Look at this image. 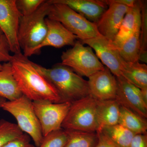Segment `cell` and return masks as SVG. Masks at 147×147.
Segmentation results:
<instances>
[{
    "label": "cell",
    "mask_w": 147,
    "mask_h": 147,
    "mask_svg": "<svg viewBox=\"0 0 147 147\" xmlns=\"http://www.w3.org/2000/svg\"><path fill=\"white\" fill-rule=\"evenodd\" d=\"M63 65L66 66L79 76L89 77L104 69L89 46H85L79 40H76L72 48L63 52L61 56Z\"/></svg>",
    "instance_id": "obj_7"
},
{
    "label": "cell",
    "mask_w": 147,
    "mask_h": 147,
    "mask_svg": "<svg viewBox=\"0 0 147 147\" xmlns=\"http://www.w3.org/2000/svg\"><path fill=\"white\" fill-rule=\"evenodd\" d=\"M120 105L116 99L98 101L97 116L100 132L104 127L118 124L119 118Z\"/></svg>",
    "instance_id": "obj_17"
},
{
    "label": "cell",
    "mask_w": 147,
    "mask_h": 147,
    "mask_svg": "<svg viewBox=\"0 0 147 147\" xmlns=\"http://www.w3.org/2000/svg\"><path fill=\"white\" fill-rule=\"evenodd\" d=\"M118 124L135 134H147L146 119L121 106Z\"/></svg>",
    "instance_id": "obj_20"
},
{
    "label": "cell",
    "mask_w": 147,
    "mask_h": 147,
    "mask_svg": "<svg viewBox=\"0 0 147 147\" xmlns=\"http://www.w3.org/2000/svg\"><path fill=\"white\" fill-rule=\"evenodd\" d=\"M47 32L42 42L33 51L32 55L40 53L46 46L61 48L66 45L73 46L78 37L66 28L61 23L48 18H45Z\"/></svg>",
    "instance_id": "obj_14"
},
{
    "label": "cell",
    "mask_w": 147,
    "mask_h": 147,
    "mask_svg": "<svg viewBox=\"0 0 147 147\" xmlns=\"http://www.w3.org/2000/svg\"><path fill=\"white\" fill-rule=\"evenodd\" d=\"M3 34L2 31L1 30V29H0V34Z\"/></svg>",
    "instance_id": "obj_36"
},
{
    "label": "cell",
    "mask_w": 147,
    "mask_h": 147,
    "mask_svg": "<svg viewBox=\"0 0 147 147\" xmlns=\"http://www.w3.org/2000/svg\"><path fill=\"white\" fill-rule=\"evenodd\" d=\"M96 133L98 136V142L94 147H118L114 144L102 132Z\"/></svg>",
    "instance_id": "obj_31"
},
{
    "label": "cell",
    "mask_w": 147,
    "mask_h": 147,
    "mask_svg": "<svg viewBox=\"0 0 147 147\" xmlns=\"http://www.w3.org/2000/svg\"><path fill=\"white\" fill-rule=\"evenodd\" d=\"M44 0H16V7L21 16L34 12L44 2Z\"/></svg>",
    "instance_id": "obj_27"
},
{
    "label": "cell",
    "mask_w": 147,
    "mask_h": 147,
    "mask_svg": "<svg viewBox=\"0 0 147 147\" xmlns=\"http://www.w3.org/2000/svg\"><path fill=\"white\" fill-rule=\"evenodd\" d=\"M116 77L117 89L115 99L119 104L146 119L147 105L142 100L141 89L123 76Z\"/></svg>",
    "instance_id": "obj_11"
},
{
    "label": "cell",
    "mask_w": 147,
    "mask_h": 147,
    "mask_svg": "<svg viewBox=\"0 0 147 147\" xmlns=\"http://www.w3.org/2000/svg\"><path fill=\"white\" fill-rule=\"evenodd\" d=\"M141 94L142 100L147 105V88L141 89Z\"/></svg>",
    "instance_id": "obj_33"
},
{
    "label": "cell",
    "mask_w": 147,
    "mask_h": 147,
    "mask_svg": "<svg viewBox=\"0 0 147 147\" xmlns=\"http://www.w3.org/2000/svg\"><path fill=\"white\" fill-rule=\"evenodd\" d=\"M79 41L93 49L98 59H100L113 75L116 77L122 76L125 61L121 57L118 50L113 45V41L101 35Z\"/></svg>",
    "instance_id": "obj_9"
},
{
    "label": "cell",
    "mask_w": 147,
    "mask_h": 147,
    "mask_svg": "<svg viewBox=\"0 0 147 147\" xmlns=\"http://www.w3.org/2000/svg\"><path fill=\"white\" fill-rule=\"evenodd\" d=\"M3 68V65L1 64H0V70H1Z\"/></svg>",
    "instance_id": "obj_35"
},
{
    "label": "cell",
    "mask_w": 147,
    "mask_h": 147,
    "mask_svg": "<svg viewBox=\"0 0 147 147\" xmlns=\"http://www.w3.org/2000/svg\"><path fill=\"white\" fill-rule=\"evenodd\" d=\"M97 100L90 95L71 103L61 128L67 130L96 132Z\"/></svg>",
    "instance_id": "obj_5"
},
{
    "label": "cell",
    "mask_w": 147,
    "mask_h": 147,
    "mask_svg": "<svg viewBox=\"0 0 147 147\" xmlns=\"http://www.w3.org/2000/svg\"><path fill=\"white\" fill-rule=\"evenodd\" d=\"M129 147H147V134H135Z\"/></svg>",
    "instance_id": "obj_30"
},
{
    "label": "cell",
    "mask_w": 147,
    "mask_h": 147,
    "mask_svg": "<svg viewBox=\"0 0 147 147\" xmlns=\"http://www.w3.org/2000/svg\"><path fill=\"white\" fill-rule=\"evenodd\" d=\"M6 101V100L3 98L1 97L0 96V108H1L2 105L3 104L4 102H5Z\"/></svg>",
    "instance_id": "obj_34"
},
{
    "label": "cell",
    "mask_w": 147,
    "mask_h": 147,
    "mask_svg": "<svg viewBox=\"0 0 147 147\" xmlns=\"http://www.w3.org/2000/svg\"><path fill=\"white\" fill-rule=\"evenodd\" d=\"M10 63L13 75L23 95L33 101L61 102L55 89L23 54L13 55Z\"/></svg>",
    "instance_id": "obj_1"
},
{
    "label": "cell",
    "mask_w": 147,
    "mask_h": 147,
    "mask_svg": "<svg viewBox=\"0 0 147 147\" xmlns=\"http://www.w3.org/2000/svg\"><path fill=\"white\" fill-rule=\"evenodd\" d=\"M100 132H102L118 147H129L135 135L119 124L104 127Z\"/></svg>",
    "instance_id": "obj_22"
},
{
    "label": "cell",
    "mask_w": 147,
    "mask_h": 147,
    "mask_svg": "<svg viewBox=\"0 0 147 147\" xmlns=\"http://www.w3.org/2000/svg\"><path fill=\"white\" fill-rule=\"evenodd\" d=\"M90 95L98 101L115 99L117 89L116 76L105 67L88 77Z\"/></svg>",
    "instance_id": "obj_12"
},
{
    "label": "cell",
    "mask_w": 147,
    "mask_h": 147,
    "mask_svg": "<svg viewBox=\"0 0 147 147\" xmlns=\"http://www.w3.org/2000/svg\"><path fill=\"white\" fill-rule=\"evenodd\" d=\"M37 71L55 89L61 102L74 101L90 95L88 81L61 64H57L50 68L31 61Z\"/></svg>",
    "instance_id": "obj_2"
},
{
    "label": "cell",
    "mask_w": 147,
    "mask_h": 147,
    "mask_svg": "<svg viewBox=\"0 0 147 147\" xmlns=\"http://www.w3.org/2000/svg\"><path fill=\"white\" fill-rule=\"evenodd\" d=\"M1 108L15 118L17 125L21 131L32 138L36 147H39L43 136L34 109L33 101L23 95L13 101H6Z\"/></svg>",
    "instance_id": "obj_4"
},
{
    "label": "cell",
    "mask_w": 147,
    "mask_h": 147,
    "mask_svg": "<svg viewBox=\"0 0 147 147\" xmlns=\"http://www.w3.org/2000/svg\"><path fill=\"white\" fill-rule=\"evenodd\" d=\"M16 124L4 119L0 120V147L24 134Z\"/></svg>",
    "instance_id": "obj_24"
},
{
    "label": "cell",
    "mask_w": 147,
    "mask_h": 147,
    "mask_svg": "<svg viewBox=\"0 0 147 147\" xmlns=\"http://www.w3.org/2000/svg\"><path fill=\"white\" fill-rule=\"evenodd\" d=\"M147 1H141V25L139 55L142 53H147Z\"/></svg>",
    "instance_id": "obj_26"
},
{
    "label": "cell",
    "mask_w": 147,
    "mask_h": 147,
    "mask_svg": "<svg viewBox=\"0 0 147 147\" xmlns=\"http://www.w3.org/2000/svg\"><path fill=\"white\" fill-rule=\"evenodd\" d=\"M105 3L108 5L112 3L120 4L127 6L129 7H131L134 5L136 3L135 0H104Z\"/></svg>",
    "instance_id": "obj_32"
},
{
    "label": "cell",
    "mask_w": 147,
    "mask_h": 147,
    "mask_svg": "<svg viewBox=\"0 0 147 147\" xmlns=\"http://www.w3.org/2000/svg\"><path fill=\"white\" fill-rule=\"evenodd\" d=\"M141 25V1H137L125 15L118 32L113 41L114 46L118 50Z\"/></svg>",
    "instance_id": "obj_16"
},
{
    "label": "cell",
    "mask_w": 147,
    "mask_h": 147,
    "mask_svg": "<svg viewBox=\"0 0 147 147\" xmlns=\"http://www.w3.org/2000/svg\"><path fill=\"white\" fill-rule=\"evenodd\" d=\"M68 138L67 131L61 128L43 137L42 142L38 147H64Z\"/></svg>",
    "instance_id": "obj_25"
},
{
    "label": "cell",
    "mask_w": 147,
    "mask_h": 147,
    "mask_svg": "<svg viewBox=\"0 0 147 147\" xmlns=\"http://www.w3.org/2000/svg\"><path fill=\"white\" fill-rule=\"evenodd\" d=\"M71 103H54L46 101H33V105L38 119L43 137L52 131L61 128Z\"/></svg>",
    "instance_id": "obj_8"
},
{
    "label": "cell",
    "mask_w": 147,
    "mask_h": 147,
    "mask_svg": "<svg viewBox=\"0 0 147 147\" xmlns=\"http://www.w3.org/2000/svg\"><path fill=\"white\" fill-rule=\"evenodd\" d=\"M140 89L147 88V65L139 61H125L122 76Z\"/></svg>",
    "instance_id": "obj_19"
},
{
    "label": "cell",
    "mask_w": 147,
    "mask_h": 147,
    "mask_svg": "<svg viewBox=\"0 0 147 147\" xmlns=\"http://www.w3.org/2000/svg\"><path fill=\"white\" fill-rule=\"evenodd\" d=\"M3 147H36L30 143V137L24 133L21 137L10 141Z\"/></svg>",
    "instance_id": "obj_29"
},
{
    "label": "cell",
    "mask_w": 147,
    "mask_h": 147,
    "mask_svg": "<svg viewBox=\"0 0 147 147\" xmlns=\"http://www.w3.org/2000/svg\"><path fill=\"white\" fill-rule=\"evenodd\" d=\"M67 5L87 20L96 24L108 8L104 0H51Z\"/></svg>",
    "instance_id": "obj_15"
},
{
    "label": "cell",
    "mask_w": 147,
    "mask_h": 147,
    "mask_svg": "<svg viewBox=\"0 0 147 147\" xmlns=\"http://www.w3.org/2000/svg\"><path fill=\"white\" fill-rule=\"evenodd\" d=\"M140 30L138 27L131 36L123 43L118 50L121 57L126 62L139 61L140 47Z\"/></svg>",
    "instance_id": "obj_21"
},
{
    "label": "cell",
    "mask_w": 147,
    "mask_h": 147,
    "mask_svg": "<svg viewBox=\"0 0 147 147\" xmlns=\"http://www.w3.org/2000/svg\"><path fill=\"white\" fill-rule=\"evenodd\" d=\"M66 130L69 138L64 147H94L98 142L96 132Z\"/></svg>",
    "instance_id": "obj_23"
},
{
    "label": "cell",
    "mask_w": 147,
    "mask_h": 147,
    "mask_svg": "<svg viewBox=\"0 0 147 147\" xmlns=\"http://www.w3.org/2000/svg\"><path fill=\"white\" fill-rule=\"evenodd\" d=\"M21 16L16 0H0V29L8 40L11 52L14 55L22 54L17 38Z\"/></svg>",
    "instance_id": "obj_10"
},
{
    "label": "cell",
    "mask_w": 147,
    "mask_h": 147,
    "mask_svg": "<svg viewBox=\"0 0 147 147\" xmlns=\"http://www.w3.org/2000/svg\"><path fill=\"white\" fill-rule=\"evenodd\" d=\"M51 3L45 1L38 9L27 16H21L19 21L17 38L25 57L32 56L33 50L42 42L47 32L45 18Z\"/></svg>",
    "instance_id": "obj_3"
},
{
    "label": "cell",
    "mask_w": 147,
    "mask_h": 147,
    "mask_svg": "<svg viewBox=\"0 0 147 147\" xmlns=\"http://www.w3.org/2000/svg\"><path fill=\"white\" fill-rule=\"evenodd\" d=\"M108 7L95 24L101 35L113 41L129 7L116 3L109 4Z\"/></svg>",
    "instance_id": "obj_13"
},
{
    "label": "cell",
    "mask_w": 147,
    "mask_h": 147,
    "mask_svg": "<svg viewBox=\"0 0 147 147\" xmlns=\"http://www.w3.org/2000/svg\"><path fill=\"white\" fill-rule=\"evenodd\" d=\"M10 45L3 34H0V63L10 62L13 56L10 55Z\"/></svg>",
    "instance_id": "obj_28"
},
{
    "label": "cell",
    "mask_w": 147,
    "mask_h": 147,
    "mask_svg": "<svg viewBox=\"0 0 147 147\" xmlns=\"http://www.w3.org/2000/svg\"><path fill=\"white\" fill-rule=\"evenodd\" d=\"M49 1L51 5L47 18L59 22L78 39H90L100 35L95 24L65 5Z\"/></svg>",
    "instance_id": "obj_6"
},
{
    "label": "cell",
    "mask_w": 147,
    "mask_h": 147,
    "mask_svg": "<svg viewBox=\"0 0 147 147\" xmlns=\"http://www.w3.org/2000/svg\"><path fill=\"white\" fill-rule=\"evenodd\" d=\"M23 95L12 71L10 62L3 64L0 70V96L13 101Z\"/></svg>",
    "instance_id": "obj_18"
}]
</instances>
